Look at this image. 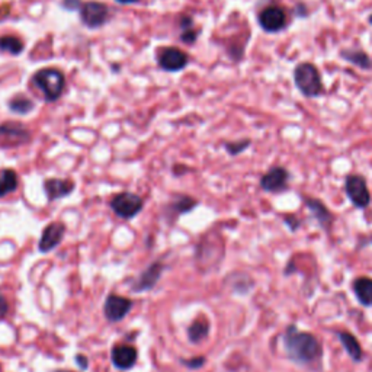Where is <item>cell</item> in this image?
Returning <instances> with one entry per match:
<instances>
[{
  "mask_svg": "<svg viewBox=\"0 0 372 372\" xmlns=\"http://www.w3.org/2000/svg\"><path fill=\"white\" fill-rule=\"evenodd\" d=\"M82 5V0H62V8L67 12H79Z\"/></svg>",
  "mask_w": 372,
  "mask_h": 372,
  "instance_id": "28",
  "label": "cell"
},
{
  "mask_svg": "<svg viewBox=\"0 0 372 372\" xmlns=\"http://www.w3.org/2000/svg\"><path fill=\"white\" fill-rule=\"evenodd\" d=\"M8 108L17 115H29L35 109V102L24 94H18L8 100Z\"/></svg>",
  "mask_w": 372,
  "mask_h": 372,
  "instance_id": "20",
  "label": "cell"
},
{
  "mask_svg": "<svg viewBox=\"0 0 372 372\" xmlns=\"http://www.w3.org/2000/svg\"><path fill=\"white\" fill-rule=\"evenodd\" d=\"M189 62H191V58L188 53L176 47L161 48L157 55L159 67L163 71H169V73L182 71L185 67H188Z\"/></svg>",
  "mask_w": 372,
  "mask_h": 372,
  "instance_id": "8",
  "label": "cell"
},
{
  "mask_svg": "<svg viewBox=\"0 0 372 372\" xmlns=\"http://www.w3.org/2000/svg\"><path fill=\"white\" fill-rule=\"evenodd\" d=\"M19 181L18 175L13 169H2L0 170V198H3L9 193L18 189Z\"/></svg>",
  "mask_w": 372,
  "mask_h": 372,
  "instance_id": "21",
  "label": "cell"
},
{
  "mask_svg": "<svg viewBox=\"0 0 372 372\" xmlns=\"http://www.w3.org/2000/svg\"><path fill=\"white\" fill-rule=\"evenodd\" d=\"M0 51L12 57H18L25 51V42L17 35H2L0 37Z\"/></svg>",
  "mask_w": 372,
  "mask_h": 372,
  "instance_id": "22",
  "label": "cell"
},
{
  "mask_svg": "<svg viewBox=\"0 0 372 372\" xmlns=\"http://www.w3.org/2000/svg\"><path fill=\"white\" fill-rule=\"evenodd\" d=\"M9 311V304H8V300L5 299V296L0 294V317H3L8 315Z\"/></svg>",
  "mask_w": 372,
  "mask_h": 372,
  "instance_id": "30",
  "label": "cell"
},
{
  "mask_svg": "<svg viewBox=\"0 0 372 372\" xmlns=\"http://www.w3.org/2000/svg\"><path fill=\"white\" fill-rule=\"evenodd\" d=\"M339 339L342 342V345H344L345 351L348 352V355L351 358L356 362L362 361V348L360 345V342L356 340V337L353 335H351L349 332H340L339 333Z\"/></svg>",
  "mask_w": 372,
  "mask_h": 372,
  "instance_id": "24",
  "label": "cell"
},
{
  "mask_svg": "<svg viewBox=\"0 0 372 372\" xmlns=\"http://www.w3.org/2000/svg\"><path fill=\"white\" fill-rule=\"evenodd\" d=\"M340 57L345 62L360 67L362 70H371L372 69V58L361 48H345L340 51Z\"/></svg>",
  "mask_w": 372,
  "mask_h": 372,
  "instance_id": "17",
  "label": "cell"
},
{
  "mask_svg": "<svg viewBox=\"0 0 372 372\" xmlns=\"http://www.w3.org/2000/svg\"><path fill=\"white\" fill-rule=\"evenodd\" d=\"M258 22L265 33L278 34L287 28L288 15H287V10L282 6L269 5L259 12Z\"/></svg>",
  "mask_w": 372,
  "mask_h": 372,
  "instance_id": "6",
  "label": "cell"
},
{
  "mask_svg": "<svg viewBox=\"0 0 372 372\" xmlns=\"http://www.w3.org/2000/svg\"><path fill=\"white\" fill-rule=\"evenodd\" d=\"M294 83L305 98H319L324 94L321 74L316 64L304 62L294 69Z\"/></svg>",
  "mask_w": 372,
  "mask_h": 372,
  "instance_id": "3",
  "label": "cell"
},
{
  "mask_svg": "<svg viewBox=\"0 0 372 372\" xmlns=\"http://www.w3.org/2000/svg\"><path fill=\"white\" fill-rule=\"evenodd\" d=\"M79 15L83 26L87 29H99L108 24L111 18V10L105 3L96 2V0H89V2L82 5Z\"/></svg>",
  "mask_w": 372,
  "mask_h": 372,
  "instance_id": "5",
  "label": "cell"
},
{
  "mask_svg": "<svg viewBox=\"0 0 372 372\" xmlns=\"http://www.w3.org/2000/svg\"><path fill=\"white\" fill-rule=\"evenodd\" d=\"M33 85L42 94L44 100L53 103L64 95L66 91V76L57 67H44L34 73L31 79Z\"/></svg>",
  "mask_w": 372,
  "mask_h": 372,
  "instance_id": "2",
  "label": "cell"
},
{
  "mask_svg": "<svg viewBox=\"0 0 372 372\" xmlns=\"http://www.w3.org/2000/svg\"><path fill=\"white\" fill-rule=\"evenodd\" d=\"M76 184L71 179H60V177H48L44 181V192H46L47 200L50 202L70 197Z\"/></svg>",
  "mask_w": 372,
  "mask_h": 372,
  "instance_id": "14",
  "label": "cell"
},
{
  "mask_svg": "<svg viewBox=\"0 0 372 372\" xmlns=\"http://www.w3.org/2000/svg\"><path fill=\"white\" fill-rule=\"evenodd\" d=\"M54 372H73V371H67V369H57Z\"/></svg>",
  "mask_w": 372,
  "mask_h": 372,
  "instance_id": "33",
  "label": "cell"
},
{
  "mask_svg": "<svg viewBox=\"0 0 372 372\" xmlns=\"http://www.w3.org/2000/svg\"><path fill=\"white\" fill-rule=\"evenodd\" d=\"M74 362H76L79 366H80V369H87L89 368V360H87V356H85V355H82V353H78L76 355V358H74Z\"/></svg>",
  "mask_w": 372,
  "mask_h": 372,
  "instance_id": "29",
  "label": "cell"
},
{
  "mask_svg": "<svg viewBox=\"0 0 372 372\" xmlns=\"http://www.w3.org/2000/svg\"><path fill=\"white\" fill-rule=\"evenodd\" d=\"M305 204L311 210V213L316 215V218L319 220L320 224L324 229H329L332 221H333V215L330 214V211L327 210V208L319 201V200H312V198H305Z\"/></svg>",
  "mask_w": 372,
  "mask_h": 372,
  "instance_id": "23",
  "label": "cell"
},
{
  "mask_svg": "<svg viewBox=\"0 0 372 372\" xmlns=\"http://www.w3.org/2000/svg\"><path fill=\"white\" fill-rule=\"evenodd\" d=\"M179 28H181V41L184 44H188V46H193L200 38L201 29L195 26V21H193L192 17L189 15H182L179 19Z\"/></svg>",
  "mask_w": 372,
  "mask_h": 372,
  "instance_id": "18",
  "label": "cell"
},
{
  "mask_svg": "<svg viewBox=\"0 0 372 372\" xmlns=\"http://www.w3.org/2000/svg\"><path fill=\"white\" fill-rule=\"evenodd\" d=\"M346 192L352 204L356 208H366L371 202V195L366 182L360 175H351L346 177Z\"/></svg>",
  "mask_w": 372,
  "mask_h": 372,
  "instance_id": "10",
  "label": "cell"
},
{
  "mask_svg": "<svg viewBox=\"0 0 372 372\" xmlns=\"http://www.w3.org/2000/svg\"><path fill=\"white\" fill-rule=\"evenodd\" d=\"M206 362V358L205 356H193V358H189V360H181V364H184L186 368L189 369H200L205 365Z\"/></svg>",
  "mask_w": 372,
  "mask_h": 372,
  "instance_id": "27",
  "label": "cell"
},
{
  "mask_svg": "<svg viewBox=\"0 0 372 372\" xmlns=\"http://www.w3.org/2000/svg\"><path fill=\"white\" fill-rule=\"evenodd\" d=\"M198 205V201L195 198L192 197H188V195H177L175 197V200L172 202L168 204L166 210H168V215L169 218L173 217H179V215H184L186 213H191L193 208H195Z\"/></svg>",
  "mask_w": 372,
  "mask_h": 372,
  "instance_id": "16",
  "label": "cell"
},
{
  "mask_svg": "<svg viewBox=\"0 0 372 372\" xmlns=\"http://www.w3.org/2000/svg\"><path fill=\"white\" fill-rule=\"evenodd\" d=\"M33 140V134L26 125L18 121H6L0 124V147L15 148L28 144Z\"/></svg>",
  "mask_w": 372,
  "mask_h": 372,
  "instance_id": "4",
  "label": "cell"
},
{
  "mask_svg": "<svg viewBox=\"0 0 372 372\" xmlns=\"http://www.w3.org/2000/svg\"><path fill=\"white\" fill-rule=\"evenodd\" d=\"M137 360H139V352L131 345L120 344L115 345L111 351V361L116 369L130 371L137 364Z\"/></svg>",
  "mask_w": 372,
  "mask_h": 372,
  "instance_id": "13",
  "label": "cell"
},
{
  "mask_svg": "<svg viewBox=\"0 0 372 372\" xmlns=\"http://www.w3.org/2000/svg\"><path fill=\"white\" fill-rule=\"evenodd\" d=\"M290 173L281 166L272 168L269 172L265 173L260 179V186L266 192H279L284 191L288 184Z\"/></svg>",
  "mask_w": 372,
  "mask_h": 372,
  "instance_id": "15",
  "label": "cell"
},
{
  "mask_svg": "<svg viewBox=\"0 0 372 372\" xmlns=\"http://www.w3.org/2000/svg\"><path fill=\"white\" fill-rule=\"evenodd\" d=\"M210 335V321L206 317H200L188 327V339L191 344L198 345Z\"/></svg>",
  "mask_w": 372,
  "mask_h": 372,
  "instance_id": "19",
  "label": "cell"
},
{
  "mask_svg": "<svg viewBox=\"0 0 372 372\" xmlns=\"http://www.w3.org/2000/svg\"><path fill=\"white\" fill-rule=\"evenodd\" d=\"M353 291L361 304L366 307L372 305V279L358 278L353 282Z\"/></svg>",
  "mask_w": 372,
  "mask_h": 372,
  "instance_id": "25",
  "label": "cell"
},
{
  "mask_svg": "<svg viewBox=\"0 0 372 372\" xmlns=\"http://www.w3.org/2000/svg\"><path fill=\"white\" fill-rule=\"evenodd\" d=\"M66 230L67 229L63 222H50V224L41 233V239L38 242V250L41 253H50L57 246H60V243L64 239Z\"/></svg>",
  "mask_w": 372,
  "mask_h": 372,
  "instance_id": "11",
  "label": "cell"
},
{
  "mask_svg": "<svg viewBox=\"0 0 372 372\" xmlns=\"http://www.w3.org/2000/svg\"><path fill=\"white\" fill-rule=\"evenodd\" d=\"M284 348L290 358L304 366H312L320 364L323 356V348L319 339L307 332H300L291 326L284 336Z\"/></svg>",
  "mask_w": 372,
  "mask_h": 372,
  "instance_id": "1",
  "label": "cell"
},
{
  "mask_svg": "<svg viewBox=\"0 0 372 372\" xmlns=\"http://www.w3.org/2000/svg\"><path fill=\"white\" fill-rule=\"evenodd\" d=\"M250 145V140H240V141H233V143H226L224 147H226V150L230 156H237V154H240L243 153L246 148Z\"/></svg>",
  "mask_w": 372,
  "mask_h": 372,
  "instance_id": "26",
  "label": "cell"
},
{
  "mask_svg": "<svg viewBox=\"0 0 372 372\" xmlns=\"http://www.w3.org/2000/svg\"><path fill=\"white\" fill-rule=\"evenodd\" d=\"M165 269H166L165 263L157 262V260L153 262L145 271H143L140 278L134 282L131 290L134 292H145V291L153 290L157 285V282L161 278V274L165 272Z\"/></svg>",
  "mask_w": 372,
  "mask_h": 372,
  "instance_id": "12",
  "label": "cell"
},
{
  "mask_svg": "<svg viewBox=\"0 0 372 372\" xmlns=\"http://www.w3.org/2000/svg\"><path fill=\"white\" fill-rule=\"evenodd\" d=\"M112 211L124 220H131L136 215H139L143 208H144V202L143 198L139 197L137 193L132 192H121L115 195L111 202H109Z\"/></svg>",
  "mask_w": 372,
  "mask_h": 372,
  "instance_id": "7",
  "label": "cell"
},
{
  "mask_svg": "<svg viewBox=\"0 0 372 372\" xmlns=\"http://www.w3.org/2000/svg\"><path fill=\"white\" fill-rule=\"evenodd\" d=\"M115 2L120 5H134V3H139L140 0H115Z\"/></svg>",
  "mask_w": 372,
  "mask_h": 372,
  "instance_id": "31",
  "label": "cell"
},
{
  "mask_svg": "<svg viewBox=\"0 0 372 372\" xmlns=\"http://www.w3.org/2000/svg\"><path fill=\"white\" fill-rule=\"evenodd\" d=\"M132 308V301L123 295L109 294L103 304V315L111 323L123 321Z\"/></svg>",
  "mask_w": 372,
  "mask_h": 372,
  "instance_id": "9",
  "label": "cell"
},
{
  "mask_svg": "<svg viewBox=\"0 0 372 372\" xmlns=\"http://www.w3.org/2000/svg\"><path fill=\"white\" fill-rule=\"evenodd\" d=\"M368 24L372 26V13L369 15V17H368Z\"/></svg>",
  "mask_w": 372,
  "mask_h": 372,
  "instance_id": "32",
  "label": "cell"
}]
</instances>
